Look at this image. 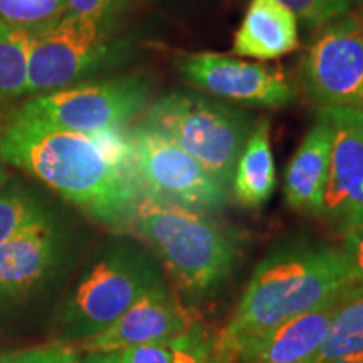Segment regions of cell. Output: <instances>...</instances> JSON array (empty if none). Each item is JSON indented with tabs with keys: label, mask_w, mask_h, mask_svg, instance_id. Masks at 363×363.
I'll use <instances>...</instances> for the list:
<instances>
[{
	"label": "cell",
	"mask_w": 363,
	"mask_h": 363,
	"mask_svg": "<svg viewBox=\"0 0 363 363\" xmlns=\"http://www.w3.org/2000/svg\"><path fill=\"white\" fill-rule=\"evenodd\" d=\"M360 2H363V0H352L353 6H355V4H360Z\"/></svg>",
	"instance_id": "1f68e13d"
},
{
	"label": "cell",
	"mask_w": 363,
	"mask_h": 363,
	"mask_svg": "<svg viewBox=\"0 0 363 363\" xmlns=\"http://www.w3.org/2000/svg\"><path fill=\"white\" fill-rule=\"evenodd\" d=\"M360 19H362V26H363V13H360Z\"/></svg>",
	"instance_id": "d6a6232c"
},
{
	"label": "cell",
	"mask_w": 363,
	"mask_h": 363,
	"mask_svg": "<svg viewBox=\"0 0 363 363\" xmlns=\"http://www.w3.org/2000/svg\"><path fill=\"white\" fill-rule=\"evenodd\" d=\"M174 342V363H235L220 350L217 335L208 331L199 321L172 338Z\"/></svg>",
	"instance_id": "7402d4cb"
},
{
	"label": "cell",
	"mask_w": 363,
	"mask_h": 363,
	"mask_svg": "<svg viewBox=\"0 0 363 363\" xmlns=\"http://www.w3.org/2000/svg\"><path fill=\"white\" fill-rule=\"evenodd\" d=\"M308 26H323L352 11V0H279Z\"/></svg>",
	"instance_id": "603a6c76"
},
{
	"label": "cell",
	"mask_w": 363,
	"mask_h": 363,
	"mask_svg": "<svg viewBox=\"0 0 363 363\" xmlns=\"http://www.w3.org/2000/svg\"><path fill=\"white\" fill-rule=\"evenodd\" d=\"M162 283L157 262L142 247L126 240L111 244L67 298L59 318V342L74 345L101 333Z\"/></svg>",
	"instance_id": "277c9868"
},
{
	"label": "cell",
	"mask_w": 363,
	"mask_h": 363,
	"mask_svg": "<svg viewBox=\"0 0 363 363\" xmlns=\"http://www.w3.org/2000/svg\"><path fill=\"white\" fill-rule=\"evenodd\" d=\"M342 252L347 257L355 279L363 284V222L343 234Z\"/></svg>",
	"instance_id": "4316f807"
},
{
	"label": "cell",
	"mask_w": 363,
	"mask_h": 363,
	"mask_svg": "<svg viewBox=\"0 0 363 363\" xmlns=\"http://www.w3.org/2000/svg\"><path fill=\"white\" fill-rule=\"evenodd\" d=\"M79 353L69 343H49L0 355V363H76Z\"/></svg>",
	"instance_id": "cb8c5ba5"
},
{
	"label": "cell",
	"mask_w": 363,
	"mask_h": 363,
	"mask_svg": "<svg viewBox=\"0 0 363 363\" xmlns=\"http://www.w3.org/2000/svg\"><path fill=\"white\" fill-rule=\"evenodd\" d=\"M130 2L131 0H66V11L72 16L110 21L111 16L125 9Z\"/></svg>",
	"instance_id": "484cf974"
},
{
	"label": "cell",
	"mask_w": 363,
	"mask_h": 363,
	"mask_svg": "<svg viewBox=\"0 0 363 363\" xmlns=\"http://www.w3.org/2000/svg\"><path fill=\"white\" fill-rule=\"evenodd\" d=\"M333 125L328 182L320 219L333 233L363 222V110L353 106L320 108Z\"/></svg>",
	"instance_id": "8fae6325"
},
{
	"label": "cell",
	"mask_w": 363,
	"mask_h": 363,
	"mask_svg": "<svg viewBox=\"0 0 363 363\" xmlns=\"http://www.w3.org/2000/svg\"><path fill=\"white\" fill-rule=\"evenodd\" d=\"M33 33L21 27L0 30V96L27 94V71Z\"/></svg>",
	"instance_id": "d6986e66"
},
{
	"label": "cell",
	"mask_w": 363,
	"mask_h": 363,
	"mask_svg": "<svg viewBox=\"0 0 363 363\" xmlns=\"http://www.w3.org/2000/svg\"><path fill=\"white\" fill-rule=\"evenodd\" d=\"M115 54L108 21L62 16L33 33L27 71V94H44L74 84L101 67Z\"/></svg>",
	"instance_id": "52a82bcc"
},
{
	"label": "cell",
	"mask_w": 363,
	"mask_h": 363,
	"mask_svg": "<svg viewBox=\"0 0 363 363\" xmlns=\"http://www.w3.org/2000/svg\"><path fill=\"white\" fill-rule=\"evenodd\" d=\"M266 118L256 121L235 163L233 192L240 206L257 208L269 201L276 187V167Z\"/></svg>",
	"instance_id": "e0dca14e"
},
{
	"label": "cell",
	"mask_w": 363,
	"mask_h": 363,
	"mask_svg": "<svg viewBox=\"0 0 363 363\" xmlns=\"http://www.w3.org/2000/svg\"><path fill=\"white\" fill-rule=\"evenodd\" d=\"M325 363H363V352L350 353V355L335 358V360H330V362H325Z\"/></svg>",
	"instance_id": "f1b7e54d"
},
{
	"label": "cell",
	"mask_w": 363,
	"mask_h": 363,
	"mask_svg": "<svg viewBox=\"0 0 363 363\" xmlns=\"http://www.w3.org/2000/svg\"><path fill=\"white\" fill-rule=\"evenodd\" d=\"M49 219L43 203L22 185L0 189V244Z\"/></svg>",
	"instance_id": "ffe728a7"
},
{
	"label": "cell",
	"mask_w": 363,
	"mask_h": 363,
	"mask_svg": "<svg viewBox=\"0 0 363 363\" xmlns=\"http://www.w3.org/2000/svg\"><path fill=\"white\" fill-rule=\"evenodd\" d=\"M299 45L298 17L279 0H251L233 51L238 56L271 61L293 52Z\"/></svg>",
	"instance_id": "2e32d148"
},
{
	"label": "cell",
	"mask_w": 363,
	"mask_h": 363,
	"mask_svg": "<svg viewBox=\"0 0 363 363\" xmlns=\"http://www.w3.org/2000/svg\"><path fill=\"white\" fill-rule=\"evenodd\" d=\"M76 363H121L120 352H91L84 357L78 355Z\"/></svg>",
	"instance_id": "83f0119b"
},
{
	"label": "cell",
	"mask_w": 363,
	"mask_h": 363,
	"mask_svg": "<svg viewBox=\"0 0 363 363\" xmlns=\"http://www.w3.org/2000/svg\"><path fill=\"white\" fill-rule=\"evenodd\" d=\"M150 96V79L128 74L38 94L24 103L17 115L54 128L91 136L123 128L147 110Z\"/></svg>",
	"instance_id": "8992f818"
},
{
	"label": "cell",
	"mask_w": 363,
	"mask_h": 363,
	"mask_svg": "<svg viewBox=\"0 0 363 363\" xmlns=\"http://www.w3.org/2000/svg\"><path fill=\"white\" fill-rule=\"evenodd\" d=\"M128 142L143 194L195 211L225 206V185L169 136L142 123L128 135Z\"/></svg>",
	"instance_id": "ba28073f"
},
{
	"label": "cell",
	"mask_w": 363,
	"mask_h": 363,
	"mask_svg": "<svg viewBox=\"0 0 363 363\" xmlns=\"http://www.w3.org/2000/svg\"><path fill=\"white\" fill-rule=\"evenodd\" d=\"M363 352V284L355 283L345 291L331 320L328 335L315 363Z\"/></svg>",
	"instance_id": "ac0fdd59"
},
{
	"label": "cell",
	"mask_w": 363,
	"mask_h": 363,
	"mask_svg": "<svg viewBox=\"0 0 363 363\" xmlns=\"http://www.w3.org/2000/svg\"><path fill=\"white\" fill-rule=\"evenodd\" d=\"M0 158L27 172L98 224L133 225L142 185L89 135L16 115L0 135Z\"/></svg>",
	"instance_id": "6da1fadb"
},
{
	"label": "cell",
	"mask_w": 363,
	"mask_h": 363,
	"mask_svg": "<svg viewBox=\"0 0 363 363\" xmlns=\"http://www.w3.org/2000/svg\"><path fill=\"white\" fill-rule=\"evenodd\" d=\"M61 238L52 219L0 244V305L34 293L57 266Z\"/></svg>",
	"instance_id": "4fadbf2b"
},
{
	"label": "cell",
	"mask_w": 363,
	"mask_h": 363,
	"mask_svg": "<svg viewBox=\"0 0 363 363\" xmlns=\"http://www.w3.org/2000/svg\"><path fill=\"white\" fill-rule=\"evenodd\" d=\"M358 281L342 249L298 240L266 256L240 296L217 345L230 360L244 345L321 306Z\"/></svg>",
	"instance_id": "7a4b0ae2"
},
{
	"label": "cell",
	"mask_w": 363,
	"mask_h": 363,
	"mask_svg": "<svg viewBox=\"0 0 363 363\" xmlns=\"http://www.w3.org/2000/svg\"><path fill=\"white\" fill-rule=\"evenodd\" d=\"M133 225L189 299L206 298L233 272L235 242L195 208L142 194Z\"/></svg>",
	"instance_id": "3957f363"
},
{
	"label": "cell",
	"mask_w": 363,
	"mask_h": 363,
	"mask_svg": "<svg viewBox=\"0 0 363 363\" xmlns=\"http://www.w3.org/2000/svg\"><path fill=\"white\" fill-rule=\"evenodd\" d=\"M331 143L333 125L320 110L284 172V197L294 211L320 216L328 182Z\"/></svg>",
	"instance_id": "9a60e30c"
},
{
	"label": "cell",
	"mask_w": 363,
	"mask_h": 363,
	"mask_svg": "<svg viewBox=\"0 0 363 363\" xmlns=\"http://www.w3.org/2000/svg\"><path fill=\"white\" fill-rule=\"evenodd\" d=\"M143 120V125L174 140L225 187L233 182L235 163L254 126L247 111L189 91L157 99Z\"/></svg>",
	"instance_id": "5b68a950"
},
{
	"label": "cell",
	"mask_w": 363,
	"mask_h": 363,
	"mask_svg": "<svg viewBox=\"0 0 363 363\" xmlns=\"http://www.w3.org/2000/svg\"><path fill=\"white\" fill-rule=\"evenodd\" d=\"M6 27H9V26L2 19H0V30H4V29H6Z\"/></svg>",
	"instance_id": "4dcf8cb0"
},
{
	"label": "cell",
	"mask_w": 363,
	"mask_h": 363,
	"mask_svg": "<svg viewBox=\"0 0 363 363\" xmlns=\"http://www.w3.org/2000/svg\"><path fill=\"white\" fill-rule=\"evenodd\" d=\"M345 291L315 310L284 321L254 342L244 345L235 357V362L315 363Z\"/></svg>",
	"instance_id": "5bb4252c"
},
{
	"label": "cell",
	"mask_w": 363,
	"mask_h": 363,
	"mask_svg": "<svg viewBox=\"0 0 363 363\" xmlns=\"http://www.w3.org/2000/svg\"><path fill=\"white\" fill-rule=\"evenodd\" d=\"M9 182V174H7V170H6V167L2 165V163H0V189L4 187V185H6Z\"/></svg>",
	"instance_id": "f546056e"
},
{
	"label": "cell",
	"mask_w": 363,
	"mask_h": 363,
	"mask_svg": "<svg viewBox=\"0 0 363 363\" xmlns=\"http://www.w3.org/2000/svg\"><path fill=\"white\" fill-rule=\"evenodd\" d=\"M120 360L121 363H174V342L170 338L126 348L120 352Z\"/></svg>",
	"instance_id": "d4e9b609"
},
{
	"label": "cell",
	"mask_w": 363,
	"mask_h": 363,
	"mask_svg": "<svg viewBox=\"0 0 363 363\" xmlns=\"http://www.w3.org/2000/svg\"><path fill=\"white\" fill-rule=\"evenodd\" d=\"M177 69L187 83L216 98L254 106L279 108L294 99V86L279 67L201 52L179 59Z\"/></svg>",
	"instance_id": "30bf717a"
},
{
	"label": "cell",
	"mask_w": 363,
	"mask_h": 363,
	"mask_svg": "<svg viewBox=\"0 0 363 363\" xmlns=\"http://www.w3.org/2000/svg\"><path fill=\"white\" fill-rule=\"evenodd\" d=\"M194 323V313L162 283L143 294L101 333L71 347L78 353L123 352L138 345L175 338Z\"/></svg>",
	"instance_id": "7c38bea8"
},
{
	"label": "cell",
	"mask_w": 363,
	"mask_h": 363,
	"mask_svg": "<svg viewBox=\"0 0 363 363\" xmlns=\"http://www.w3.org/2000/svg\"><path fill=\"white\" fill-rule=\"evenodd\" d=\"M66 12V0H0V19L30 33L51 26Z\"/></svg>",
	"instance_id": "44dd1931"
},
{
	"label": "cell",
	"mask_w": 363,
	"mask_h": 363,
	"mask_svg": "<svg viewBox=\"0 0 363 363\" xmlns=\"http://www.w3.org/2000/svg\"><path fill=\"white\" fill-rule=\"evenodd\" d=\"M301 83L321 108L363 110V26L360 16L345 13L326 22L308 45Z\"/></svg>",
	"instance_id": "9c48e42d"
}]
</instances>
